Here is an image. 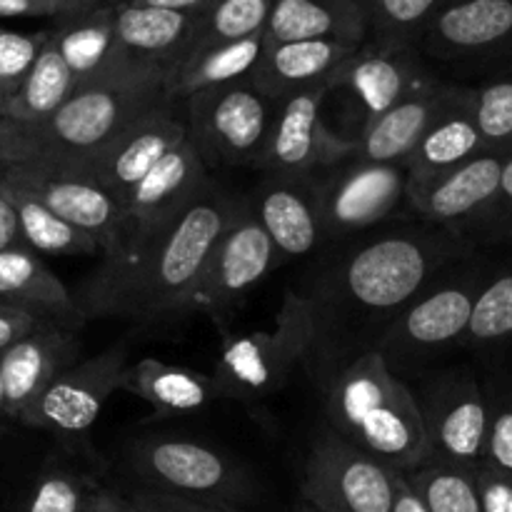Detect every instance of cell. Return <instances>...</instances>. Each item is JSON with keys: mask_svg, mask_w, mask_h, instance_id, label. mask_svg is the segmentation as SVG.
Returning <instances> with one entry per match:
<instances>
[{"mask_svg": "<svg viewBox=\"0 0 512 512\" xmlns=\"http://www.w3.org/2000/svg\"><path fill=\"white\" fill-rule=\"evenodd\" d=\"M335 245L298 290L313 320L308 368L320 385L373 353L393 320L435 278L473 255L465 235L423 220Z\"/></svg>", "mask_w": 512, "mask_h": 512, "instance_id": "obj_1", "label": "cell"}, {"mask_svg": "<svg viewBox=\"0 0 512 512\" xmlns=\"http://www.w3.org/2000/svg\"><path fill=\"white\" fill-rule=\"evenodd\" d=\"M240 203L243 195L210 180L173 225L128 253L100 260L73 293L85 318L153 323L165 315H183L215 240Z\"/></svg>", "mask_w": 512, "mask_h": 512, "instance_id": "obj_2", "label": "cell"}, {"mask_svg": "<svg viewBox=\"0 0 512 512\" xmlns=\"http://www.w3.org/2000/svg\"><path fill=\"white\" fill-rule=\"evenodd\" d=\"M168 73L125 60L100 78L75 85L63 108L38 128L10 123L13 165L45 163L78 168L98 155L128 125L168 100Z\"/></svg>", "mask_w": 512, "mask_h": 512, "instance_id": "obj_3", "label": "cell"}, {"mask_svg": "<svg viewBox=\"0 0 512 512\" xmlns=\"http://www.w3.org/2000/svg\"><path fill=\"white\" fill-rule=\"evenodd\" d=\"M323 390L328 428L355 448L400 473L433 460L418 395L380 353L360 355Z\"/></svg>", "mask_w": 512, "mask_h": 512, "instance_id": "obj_4", "label": "cell"}, {"mask_svg": "<svg viewBox=\"0 0 512 512\" xmlns=\"http://www.w3.org/2000/svg\"><path fill=\"white\" fill-rule=\"evenodd\" d=\"M490 273L493 268L478 255L450 265L393 320L375 353L400 375V370L415 368L443 350L463 348Z\"/></svg>", "mask_w": 512, "mask_h": 512, "instance_id": "obj_5", "label": "cell"}, {"mask_svg": "<svg viewBox=\"0 0 512 512\" xmlns=\"http://www.w3.org/2000/svg\"><path fill=\"white\" fill-rule=\"evenodd\" d=\"M310 348V308L298 290H288L273 328L223 333L213 378L225 398L265 400L280 393L300 365H308Z\"/></svg>", "mask_w": 512, "mask_h": 512, "instance_id": "obj_6", "label": "cell"}, {"mask_svg": "<svg viewBox=\"0 0 512 512\" xmlns=\"http://www.w3.org/2000/svg\"><path fill=\"white\" fill-rule=\"evenodd\" d=\"M125 465L138 488L238 505L255 498L253 478L228 453L180 435H148L130 443Z\"/></svg>", "mask_w": 512, "mask_h": 512, "instance_id": "obj_7", "label": "cell"}, {"mask_svg": "<svg viewBox=\"0 0 512 512\" xmlns=\"http://www.w3.org/2000/svg\"><path fill=\"white\" fill-rule=\"evenodd\" d=\"M275 110L278 103L258 93L250 80L200 90L183 100L188 140L208 168H255L268 145Z\"/></svg>", "mask_w": 512, "mask_h": 512, "instance_id": "obj_8", "label": "cell"}, {"mask_svg": "<svg viewBox=\"0 0 512 512\" xmlns=\"http://www.w3.org/2000/svg\"><path fill=\"white\" fill-rule=\"evenodd\" d=\"M278 260V248L260 225L250 198L243 195V203L205 260L185 313H205L223 333H228V320L268 278Z\"/></svg>", "mask_w": 512, "mask_h": 512, "instance_id": "obj_9", "label": "cell"}, {"mask_svg": "<svg viewBox=\"0 0 512 512\" xmlns=\"http://www.w3.org/2000/svg\"><path fill=\"white\" fill-rule=\"evenodd\" d=\"M398 470L323 430L313 440L300 495L318 512H393Z\"/></svg>", "mask_w": 512, "mask_h": 512, "instance_id": "obj_10", "label": "cell"}, {"mask_svg": "<svg viewBox=\"0 0 512 512\" xmlns=\"http://www.w3.org/2000/svg\"><path fill=\"white\" fill-rule=\"evenodd\" d=\"M418 50L450 73L485 78L512 60V0H455L430 20Z\"/></svg>", "mask_w": 512, "mask_h": 512, "instance_id": "obj_11", "label": "cell"}, {"mask_svg": "<svg viewBox=\"0 0 512 512\" xmlns=\"http://www.w3.org/2000/svg\"><path fill=\"white\" fill-rule=\"evenodd\" d=\"M418 400L433 460L470 473L478 470L488 448V385L468 370H450L430 380Z\"/></svg>", "mask_w": 512, "mask_h": 512, "instance_id": "obj_12", "label": "cell"}, {"mask_svg": "<svg viewBox=\"0 0 512 512\" xmlns=\"http://www.w3.org/2000/svg\"><path fill=\"white\" fill-rule=\"evenodd\" d=\"M408 168L345 160L318 175V205L325 243H343L388 223L405 203Z\"/></svg>", "mask_w": 512, "mask_h": 512, "instance_id": "obj_13", "label": "cell"}, {"mask_svg": "<svg viewBox=\"0 0 512 512\" xmlns=\"http://www.w3.org/2000/svg\"><path fill=\"white\" fill-rule=\"evenodd\" d=\"M125 368H128L125 343H115L93 358L78 360L35 398L18 423L48 430L58 438L80 440L93 428L113 393L123 390Z\"/></svg>", "mask_w": 512, "mask_h": 512, "instance_id": "obj_14", "label": "cell"}, {"mask_svg": "<svg viewBox=\"0 0 512 512\" xmlns=\"http://www.w3.org/2000/svg\"><path fill=\"white\" fill-rule=\"evenodd\" d=\"M0 180L30 193L65 223L90 235L103 248V258L123 250V205L88 175L45 163H20L0 170Z\"/></svg>", "mask_w": 512, "mask_h": 512, "instance_id": "obj_15", "label": "cell"}, {"mask_svg": "<svg viewBox=\"0 0 512 512\" xmlns=\"http://www.w3.org/2000/svg\"><path fill=\"white\" fill-rule=\"evenodd\" d=\"M333 88L303 90L278 103L273 128L263 158L255 168L260 173L315 175L345 163L353 155V138H340L325 125L323 105Z\"/></svg>", "mask_w": 512, "mask_h": 512, "instance_id": "obj_16", "label": "cell"}, {"mask_svg": "<svg viewBox=\"0 0 512 512\" xmlns=\"http://www.w3.org/2000/svg\"><path fill=\"white\" fill-rule=\"evenodd\" d=\"M208 165L198 155L190 140L170 150L128 195L120 198L123 205V250L138 248L145 240L173 225L210 185ZM108 258V255H105Z\"/></svg>", "mask_w": 512, "mask_h": 512, "instance_id": "obj_17", "label": "cell"}, {"mask_svg": "<svg viewBox=\"0 0 512 512\" xmlns=\"http://www.w3.org/2000/svg\"><path fill=\"white\" fill-rule=\"evenodd\" d=\"M183 103L165 100L163 105L145 113L133 125L123 130L115 140H110L98 155L88 163L78 165V173L88 175L98 185H103L115 198L128 195L165 155L180 143L188 140V123L185 113H180Z\"/></svg>", "mask_w": 512, "mask_h": 512, "instance_id": "obj_18", "label": "cell"}, {"mask_svg": "<svg viewBox=\"0 0 512 512\" xmlns=\"http://www.w3.org/2000/svg\"><path fill=\"white\" fill-rule=\"evenodd\" d=\"M505 160L508 153L475 155L473 160L448 170L440 178L410 188L405 203L423 223L440 225L470 240V233L495 200Z\"/></svg>", "mask_w": 512, "mask_h": 512, "instance_id": "obj_19", "label": "cell"}, {"mask_svg": "<svg viewBox=\"0 0 512 512\" xmlns=\"http://www.w3.org/2000/svg\"><path fill=\"white\" fill-rule=\"evenodd\" d=\"M455 85L458 83L440 80L435 73L428 75L393 108L368 118L363 133L353 138L350 160L375 165H408L410 155L415 153L430 125L448 108Z\"/></svg>", "mask_w": 512, "mask_h": 512, "instance_id": "obj_20", "label": "cell"}, {"mask_svg": "<svg viewBox=\"0 0 512 512\" xmlns=\"http://www.w3.org/2000/svg\"><path fill=\"white\" fill-rule=\"evenodd\" d=\"M250 203L280 258H308L325 245L318 175L263 173Z\"/></svg>", "mask_w": 512, "mask_h": 512, "instance_id": "obj_21", "label": "cell"}, {"mask_svg": "<svg viewBox=\"0 0 512 512\" xmlns=\"http://www.w3.org/2000/svg\"><path fill=\"white\" fill-rule=\"evenodd\" d=\"M80 353V335L53 323H40L33 333L5 348L0 353V373L10 423H18L20 415L60 373L83 360Z\"/></svg>", "mask_w": 512, "mask_h": 512, "instance_id": "obj_22", "label": "cell"}, {"mask_svg": "<svg viewBox=\"0 0 512 512\" xmlns=\"http://www.w3.org/2000/svg\"><path fill=\"white\" fill-rule=\"evenodd\" d=\"M110 23L115 43L130 60L170 75L193 50L200 15L125 3L110 8Z\"/></svg>", "mask_w": 512, "mask_h": 512, "instance_id": "obj_23", "label": "cell"}, {"mask_svg": "<svg viewBox=\"0 0 512 512\" xmlns=\"http://www.w3.org/2000/svg\"><path fill=\"white\" fill-rule=\"evenodd\" d=\"M360 48L335 40H298V43L268 45L250 83L273 103L313 88H338L345 65Z\"/></svg>", "mask_w": 512, "mask_h": 512, "instance_id": "obj_24", "label": "cell"}, {"mask_svg": "<svg viewBox=\"0 0 512 512\" xmlns=\"http://www.w3.org/2000/svg\"><path fill=\"white\" fill-rule=\"evenodd\" d=\"M0 303L73 333L88 323L75 295L30 248L0 253Z\"/></svg>", "mask_w": 512, "mask_h": 512, "instance_id": "obj_25", "label": "cell"}, {"mask_svg": "<svg viewBox=\"0 0 512 512\" xmlns=\"http://www.w3.org/2000/svg\"><path fill=\"white\" fill-rule=\"evenodd\" d=\"M480 153H488V150H485L478 115H475V90L473 85L458 83L448 108L430 125V130L405 165L408 190L440 178L443 173L468 163Z\"/></svg>", "mask_w": 512, "mask_h": 512, "instance_id": "obj_26", "label": "cell"}, {"mask_svg": "<svg viewBox=\"0 0 512 512\" xmlns=\"http://www.w3.org/2000/svg\"><path fill=\"white\" fill-rule=\"evenodd\" d=\"M263 38L265 48L298 40H335L363 48L368 43L363 0H273Z\"/></svg>", "mask_w": 512, "mask_h": 512, "instance_id": "obj_27", "label": "cell"}, {"mask_svg": "<svg viewBox=\"0 0 512 512\" xmlns=\"http://www.w3.org/2000/svg\"><path fill=\"white\" fill-rule=\"evenodd\" d=\"M428 75H433V70L418 48L383 50L363 45L340 73L338 88L345 85L358 93L373 118L393 108Z\"/></svg>", "mask_w": 512, "mask_h": 512, "instance_id": "obj_28", "label": "cell"}, {"mask_svg": "<svg viewBox=\"0 0 512 512\" xmlns=\"http://www.w3.org/2000/svg\"><path fill=\"white\" fill-rule=\"evenodd\" d=\"M123 390L148 403L158 415L195 413L208 408L220 393L213 375L163 363L158 358H143L128 365Z\"/></svg>", "mask_w": 512, "mask_h": 512, "instance_id": "obj_29", "label": "cell"}, {"mask_svg": "<svg viewBox=\"0 0 512 512\" xmlns=\"http://www.w3.org/2000/svg\"><path fill=\"white\" fill-rule=\"evenodd\" d=\"M265 38L263 33L253 38L238 40V43L220 45V48L205 50L180 63L165 80V95L168 100L183 103L190 95L200 90L218 88V85L240 83L253 78L260 58H263Z\"/></svg>", "mask_w": 512, "mask_h": 512, "instance_id": "obj_30", "label": "cell"}, {"mask_svg": "<svg viewBox=\"0 0 512 512\" xmlns=\"http://www.w3.org/2000/svg\"><path fill=\"white\" fill-rule=\"evenodd\" d=\"M75 85H78V80H75L70 65L65 63L63 53L53 38V28H50V38L40 53L38 63L33 65L15 98L0 110V118L20 125V128H38L63 108L65 100L73 95Z\"/></svg>", "mask_w": 512, "mask_h": 512, "instance_id": "obj_31", "label": "cell"}, {"mask_svg": "<svg viewBox=\"0 0 512 512\" xmlns=\"http://www.w3.org/2000/svg\"><path fill=\"white\" fill-rule=\"evenodd\" d=\"M53 38L78 83L100 78L130 60L113 38L110 8H93L55 23Z\"/></svg>", "mask_w": 512, "mask_h": 512, "instance_id": "obj_32", "label": "cell"}, {"mask_svg": "<svg viewBox=\"0 0 512 512\" xmlns=\"http://www.w3.org/2000/svg\"><path fill=\"white\" fill-rule=\"evenodd\" d=\"M0 193L18 210L23 240L33 253L58 255V258H95V255L103 258V248L90 235H85L75 225L65 223L38 198L5 183V180H0Z\"/></svg>", "mask_w": 512, "mask_h": 512, "instance_id": "obj_33", "label": "cell"}, {"mask_svg": "<svg viewBox=\"0 0 512 512\" xmlns=\"http://www.w3.org/2000/svg\"><path fill=\"white\" fill-rule=\"evenodd\" d=\"M455 0H363L368 43L383 50L418 48L430 20Z\"/></svg>", "mask_w": 512, "mask_h": 512, "instance_id": "obj_34", "label": "cell"}, {"mask_svg": "<svg viewBox=\"0 0 512 512\" xmlns=\"http://www.w3.org/2000/svg\"><path fill=\"white\" fill-rule=\"evenodd\" d=\"M270 8H273V0H215L200 15V28L188 58L260 35L268 23Z\"/></svg>", "mask_w": 512, "mask_h": 512, "instance_id": "obj_35", "label": "cell"}, {"mask_svg": "<svg viewBox=\"0 0 512 512\" xmlns=\"http://www.w3.org/2000/svg\"><path fill=\"white\" fill-rule=\"evenodd\" d=\"M512 343V260L493 268L478 305H475L473 320H470L468 335L463 348L470 350H493Z\"/></svg>", "mask_w": 512, "mask_h": 512, "instance_id": "obj_36", "label": "cell"}, {"mask_svg": "<svg viewBox=\"0 0 512 512\" xmlns=\"http://www.w3.org/2000/svg\"><path fill=\"white\" fill-rule=\"evenodd\" d=\"M403 475L430 512H483L470 470L430 460Z\"/></svg>", "mask_w": 512, "mask_h": 512, "instance_id": "obj_37", "label": "cell"}, {"mask_svg": "<svg viewBox=\"0 0 512 512\" xmlns=\"http://www.w3.org/2000/svg\"><path fill=\"white\" fill-rule=\"evenodd\" d=\"M100 488L103 485L93 475L70 465L50 463L35 478L23 512H88L90 500Z\"/></svg>", "mask_w": 512, "mask_h": 512, "instance_id": "obj_38", "label": "cell"}, {"mask_svg": "<svg viewBox=\"0 0 512 512\" xmlns=\"http://www.w3.org/2000/svg\"><path fill=\"white\" fill-rule=\"evenodd\" d=\"M475 115L488 153H512V60L480 78Z\"/></svg>", "mask_w": 512, "mask_h": 512, "instance_id": "obj_39", "label": "cell"}, {"mask_svg": "<svg viewBox=\"0 0 512 512\" xmlns=\"http://www.w3.org/2000/svg\"><path fill=\"white\" fill-rule=\"evenodd\" d=\"M48 38L50 28L38 33H15L0 28V110L15 98L33 65L38 63Z\"/></svg>", "mask_w": 512, "mask_h": 512, "instance_id": "obj_40", "label": "cell"}, {"mask_svg": "<svg viewBox=\"0 0 512 512\" xmlns=\"http://www.w3.org/2000/svg\"><path fill=\"white\" fill-rule=\"evenodd\" d=\"M490 393V425L485 465L512 480V380H493Z\"/></svg>", "mask_w": 512, "mask_h": 512, "instance_id": "obj_41", "label": "cell"}, {"mask_svg": "<svg viewBox=\"0 0 512 512\" xmlns=\"http://www.w3.org/2000/svg\"><path fill=\"white\" fill-rule=\"evenodd\" d=\"M473 240L478 243H508L512 240V153H508V160H505L495 200L470 233V243Z\"/></svg>", "mask_w": 512, "mask_h": 512, "instance_id": "obj_42", "label": "cell"}, {"mask_svg": "<svg viewBox=\"0 0 512 512\" xmlns=\"http://www.w3.org/2000/svg\"><path fill=\"white\" fill-rule=\"evenodd\" d=\"M93 10L90 0H0L3 18H48L55 23Z\"/></svg>", "mask_w": 512, "mask_h": 512, "instance_id": "obj_43", "label": "cell"}, {"mask_svg": "<svg viewBox=\"0 0 512 512\" xmlns=\"http://www.w3.org/2000/svg\"><path fill=\"white\" fill-rule=\"evenodd\" d=\"M473 478L483 512H512V480L508 475L483 463L478 470H473Z\"/></svg>", "mask_w": 512, "mask_h": 512, "instance_id": "obj_44", "label": "cell"}, {"mask_svg": "<svg viewBox=\"0 0 512 512\" xmlns=\"http://www.w3.org/2000/svg\"><path fill=\"white\" fill-rule=\"evenodd\" d=\"M133 498L150 512H235L230 505H223V503L185 498V495L158 493V490H148V488H138L133 493Z\"/></svg>", "mask_w": 512, "mask_h": 512, "instance_id": "obj_45", "label": "cell"}, {"mask_svg": "<svg viewBox=\"0 0 512 512\" xmlns=\"http://www.w3.org/2000/svg\"><path fill=\"white\" fill-rule=\"evenodd\" d=\"M40 323H43V320L25 313V310L0 305V353H3L5 348H10L13 343H18V340L25 338L28 333H33Z\"/></svg>", "mask_w": 512, "mask_h": 512, "instance_id": "obj_46", "label": "cell"}, {"mask_svg": "<svg viewBox=\"0 0 512 512\" xmlns=\"http://www.w3.org/2000/svg\"><path fill=\"white\" fill-rule=\"evenodd\" d=\"M13 248H28V245H25L23 230H20L18 210L0 193V253Z\"/></svg>", "mask_w": 512, "mask_h": 512, "instance_id": "obj_47", "label": "cell"}, {"mask_svg": "<svg viewBox=\"0 0 512 512\" xmlns=\"http://www.w3.org/2000/svg\"><path fill=\"white\" fill-rule=\"evenodd\" d=\"M88 512H150V510H145L133 495L125 498V495L118 493V490L100 488L98 493H95V498L90 500Z\"/></svg>", "mask_w": 512, "mask_h": 512, "instance_id": "obj_48", "label": "cell"}, {"mask_svg": "<svg viewBox=\"0 0 512 512\" xmlns=\"http://www.w3.org/2000/svg\"><path fill=\"white\" fill-rule=\"evenodd\" d=\"M393 512H430L428 505L423 503V498L415 493L413 485L408 483V478H405L400 470H398V480H395Z\"/></svg>", "mask_w": 512, "mask_h": 512, "instance_id": "obj_49", "label": "cell"}, {"mask_svg": "<svg viewBox=\"0 0 512 512\" xmlns=\"http://www.w3.org/2000/svg\"><path fill=\"white\" fill-rule=\"evenodd\" d=\"M133 5H148V8H168L180 10V13L203 15L215 0H130Z\"/></svg>", "mask_w": 512, "mask_h": 512, "instance_id": "obj_50", "label": "cell"}, {"mask_svg": "<svg viewBox=\"0 0 512 512\" xmlns=\"http://www.w3.org/2000/svg\"><path fill=\"white\" fill-rule=\"evenodd\" d=\"M13 165V143H10V123L0 118V170Z\"/></svg>", "mask_w": 512, "mask_h": 512, "instance_id": "obj_51", "label": "cell"}, {"mask_svg": "<svg viewBox=\"0 0 512 512\" xmlns=\"http://www.w3.org/2000/svg\"><path fill=\"white\" fill-rule=\"evenodd\" d=\"M10 425L8 418V400H5V385H3V373H0V433H5V428Z\"/></svg>", "mask_w": 512, "mask_h": 512, "instance_id": "obj_52", "label": "cell"}, {"mask_svg": "<svg viewBox=\"0 0 512 512\" xmlns=\"http://www.w3.org/2000/svg\"><path fill=\"white\" fill-rule=\"evenodd\" d=\"M90 3H93V8H115V5H125L130 0H90Z\"/></svg>", "mask_w": 512, "mask_h": 512, "instance_id": "obj_53", "label": "cell"}, {"mask_svg": "<svg viewBox=\"0 0 512 512\" xmlns=\"http://www.w3.org/2000/svg\"><path fill=\"white\" fill-rule=\"evenodd\" d=\"M295 512H318V510H315V508H310V505H300V508L298 510H295Z\"/></svg>", "mask_w": 512, "mask_h": 512, "instance_id": "obj_54", "label": "cell"}, {"mask_svg": "<svg viewBox=\"0 0 512 512\" xmlns=\"http://www.w3.org/2000/svg\"><path fill=\"white\" fill-rule=\"evenodd\" d=\"M0 305H3V303H0Z\"/></svg>", "mask_w": 512, "mask_h": 512, "instance_id": "obj_55", "label": "cell"}]
</instances>
